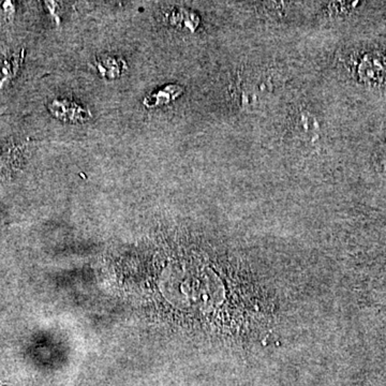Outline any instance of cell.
Segmentation results:
<instances>
[{"instance_id":"6da1fadb","label":"cell","mask_w":386,"mask_h":386,"mask_svg":"<svg viewBox=\"0 0 386 386\" xmlns=\"http://www.w3.org/2000/svg\"><path fill=\"white\" fill-rule=\"evenodd\" d=\"M49 111L54 117L69 123H84L92 117L88 108L69 99H55L49 104Z\"/></svg>"},{"instance_id":"7a4b0ae2","label":"cell","mask_w":386,"mask_h":386,"mask_svg":"<svg viewBox=\"0 0 386 386\" xmlns=\"http://www.w3.org/2000/svg\"><path fill=\"white\" fill-rule=\"evenodd\" d=\"M184 90L178 85H167L163 90H159L158 92H153V94L147 96L144 99V104L147 108H156V106H163V104L169 103L176 99L177 96L183 94Z\"/></svg>"},{"instance_id":"3957f363","label":"cell","mask_w":386,"mask_h":386,"mask_svg":"<svg viewBox=\"0 0 386 386\" xmlns=\"http://www.w3.org/2000/svg\"><path fill=\"white\" fill-rule=\"evenodd\" d=\"M96 67L101 76L108 78H119L120 74L127 69L123 59L114 56L101 57L96 60Z\"/></svg>"},{"instance_id":"277c9868","label":"cell","mask_w":386,"mask_h":386,"mask_svg":"<svg viewBox=\"0 0 386 386\" xmlns=\"http://www.w3.org/2000/svg\"><path fill=\"white\" fill-rule=\"evenodd\" d=\"M24 55H19V56L13 57L9 60H6L1 66H0V88L5 85L8 81L11 80L15 74H17V69H19V64H21L22 59Z\"/></svg>"}]
</instances>
